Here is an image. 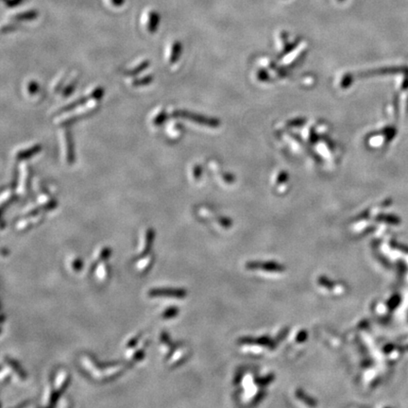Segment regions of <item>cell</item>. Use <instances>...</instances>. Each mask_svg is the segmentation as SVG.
<instances>
[{
  "label": "cell",
  "instance_id": "cell-24",
  "mask_svg": "<svg viewBox=\"0 0 408 408\" xmlns=\"http://www.w3.org/2000/svg\"><path fill=\"white\" fill-rule=\"evenodd\" d=\"M105 1L109 6L116 7V8L122 6L124 3V0H105Z\"/></svg>",
  "mask_w": 408,
  "mask_h": 408
},
{
  "label": "cell",
  "instance_id": "cell-3",
  "mask_svg": "<svg viewBox=\"0 0 408 408\" xmlns=\"http://www.w3.org/2000/svg\"><path fill=\"white\" fill-rule=\"evenodd\" d=\"M160 23V15L153 9H146L141 17V24L146 32L154 33Z\"/></svg>",
  "mask_w": 408,
  "mask_h": 408
},
{
  "label": "cell",
  "instance_id": "cell-6",
  "mask_svg": "<svg viewBox=\"0 0 408 408\" xmlns=\"http://www.w3.org/2000/svg\"><path fill=\"white\" fill-rule=\"evenodd\" d=\"M42 149V146L40 144H33L30 146H26V147H21L18 150H16L15 152V158L17 160H26L28 158H30L32 156L39 153Z\"/></svg>",
  "mask_w": 408,
  "mask_h": 408
},
{
  "label": "cell",
  "instance_id": "cell-21",
  "mask_svg": "<svg viewBox=\"0 0 408 408\" xmlns=\"http://www.w3.org/2000/svg\"><path fill=\"white\" fill-rule=\"evenodd\" d=\"M6 361L8 362V364H9L10 368L16 372V374L19 376L20 379H25V373H24V371L22 370V369L20 368L19 365H18L15 361L10 359V358H6Z\"/></svg>",
  "mask_w": 408,
  "mask_h": 408
},
{
  "label": "cell",
  "instance_id": "cell-18",
  "mask_svg": "<svg viewBox=\"0 0 408 408\" xmlns=\"http://www.w3.org/2000/svg\"><path fill=\"white\" fill-rule=\"evenodd\" d=\"M26 92L29 96H35L39 92V84L34 80H29L26 85Z\"/></svg>",
  "mask_w": 408,
  "mask_h": 408
},
{
  "label": "cell",
  "instance_id": "cell-8",
  "mask_svg": "<svg viewBox=\"0 0 408 408\" xmlns=\"http://www.w3.org/2000/svg\"><path fill=\"white\" fill-rule=\"evenodd\" d=\"M78 79H79V75H78V73H77V72L74 73L68 80L67 79L66 83L64 84V86H63L61 92H60L61 95H62V97H69V96L73 93L74 89L76 88L77 84H78Z\"/></svg>",
  "mask_w": 408,
  "mask_h": 408
},
{
  "label": "cell",
  "instance_id": "cell-2",
  "mask_svg": "<svg viewBox=\"0 0 408 408\" xmlns=\"http://www.w3.org/2000/svg\"><path fill=\"white\" fill-rule=\"evenodd\" d=\"M60 140L62 144V152L65 161L68 165H72L75 162V151L73 137L70 130H68V128L62 129V131L60 132Z\"/></svg>",
  "mask_w": 408,
  "mask_h": 408
},
{
  "label": "cell",
  "instance_id": "cell-12",
  "mask_svg": "<svg viewBox=\"0 0 408 408\" xmlns=\"http://www.w3.org/2000/svg\"><path fill=\"white\" fill-rule=\"evenodd\" d=\"M183 129H184V127L182 124H180L176 121H173V122H170L168 124L167 129H166V133H167V135L169 136V137L174 139L176 137H181V136L183 135Z\"/></svg>",
  "mask_w": 408,
  "mask_h": 408
},
{
  "label": "cell",
  "instance_id": "cell-15",
  "mask_svg": "<svg viewBox=\"0 0 408 408\" xmlns=\"http://www.w3.org/2000/svg\"><path fill=\"white\" fill-rule=\"evenodd\" d=\"M36 12L34 10H29V11H22L12 15V18L17 21L22 20H32L36 17Z\"/></svg>",
  "mask_w": 408,
  "mask_h": 408
},
{
  "label": "cell",
  "instance_id": "cell-22",
  "mask_svg": "<svg viewBox=\"0 0 408 408\" xmlns=\"http://www.w3.org/2000/svg\"><path fill=\"white\" fill-rule=\"evenodd\" d=\"M177 314H178V308L171 307V308H168L167 310H165V311L163 313V318H164V319H171V318L175 317Z\"/></svg>",
  "mask_w": 408,
  "mask_h": 408
},
{
  "label": "cell",
  "instance_id": "cell-11",
  "mask_svg": "<svg viewBox=\"0 0 408 408\" xmlns=\"http://www.w3.org/2000/svg\"><path fill=\"white\" fill-rule=\"evenodd\" d=\"M153 80V75L151 74H147V75H144L141 77H133L130 81V84L134 87H140V86H145L149 84L151 81Z\"/></svg>",
  "mask_w": 408,
  "mask_h": 408
},
{
  "label": "cell",
  "instance_id": "cell-10",
  "mask_svg": "<svg viewBox=\"0 0 408 408\" xmlns=\"http://www.w3.org/2000/svg\"><path fill=\"white\" fill-rule=\"evenodd\" d=\"M167 118V113L163 107L157 108L151 114L150 123L153 127H159L163 125Z\"/></svg>",
  "mask_w": 408,
  "mask_h": 408
},
{
  "label": "cell",
  "instance_id": "cell-19",
  "mask_svg": "<svg viewBox=\"0 0 408 408\" xmlns=\"http://www.w3.org/2000/svg\"><path fill=\"white\" fill-rule=\"evenodd\" d=\"M13 199H14V194H13L12 191L7 190V191L3 192L2 195H1V206H2V209H4L5 205L10 204V203L12 202Z\"/></svg>",
  "mask_w": 408,
  "mask_h": 408
},
{
  "label": "cell",
  "instance_id": "cell-13",
  "mask_svg": "<svg viewBox=\"0 0 408 408\" xmlns=\"http://www.w3.org/2000/svg\"><path fill=\"white\" fill-rule=\"evenodd\" d=\"M68 78V74L67 72L62 73V74L59 76L58 78L54 80V82L52 83V86H51L52 92H53V93H60L61 90H62V88L64 86V84L66 83Z\"/></svg>",
  "mask_w": 408,
  "mask_h": 408
},
{
  "label": "cell",
  "instance_id": "cell-16",
  "mask_svg": "<svg viewBox=\"0 0 408 408\" xmlns=\"http://www.w3.org/2000/svg\"><path fill=\"white\" fill-rule=\"evenodd\" d=\"M96 275H97V278L101 281H104L107 278L108 270L105 264H103V263L97 264Z\"/></svg>",
  "mask_w": 408,
  "mask_h": 408
},
{
  "label": "cell",
  "instance_id": "cell-5",
  "mask_svg": "<svg viewBox=\"0 0 408 408\" xmlns=\"http://www.w3.org/2000/svg\"><path fill=\"white\" fill-rule=\"evenodd\" d=\"M183 46L179 41H172L165 51V59L169 65H174L181 55Z\"/></svg>",
  "mask_w": 408,
  "mask_h": 408
},
{
  "label": "cell",
  "instance_id": "cell-1",
  "mask_svg": "<svg viewBox=\"0 0 408 408\" xmlns=\"http://www.w3.org/2000/svg\"><path fill=\"white\" fill-rule=\"evenodd\" d=\"M98 107H99L98 99H92L88 101L87 103L76 108V111L72 110V111L62 114L63 116L62 117L60 116L57 118L56 123H58L60 125H68L82 117H87V116L94 114Z\"/></svg>",
  "mask_w": 408,
  "mask_h": 408
},
{
  "label": "cell",
  "instance_id": "cell-4",
  "mask_svg": "<svg viewBox=\"0 0 408 408\" xmlns=\"http://www.w3.org/2000/svg\"><path fill=\"white\" fill-rule=\"evenodd\" d=\"M30 177H31V171L28 165L24 164L21 167V172H20L19 186H18V192L21 196H26L29 193V184H30Z\"/></svg>",
  "mask_w": 408,
  "mask_h": 408
},
{
  "label": "cell",
  "instance_id": "cell-23",
  "mask_svg": "<svg viewBox=\"0 0 408 408\" xmlns=\"http://www.w3.org/2000/svg\"><path fill=\"white\" fill-rule=\"evenodd\" d=\"M110 254H111V251H110V249H103L102 251H101V253L99 254V257H98V260L99 261H104V260H106L108 259V257L110 256Z\"/></svg>",
  "mask_w": 408,
  "mask_h": 408
},
{
  "label": "cell",
  "instance_id": "cell-17",
  "mask_svg": "<svg viewBox=\"0 0 408 408\" xmlns=\"http://www.w3.org/2000/svg\"><path fill=\"white\" fill-rule=\"evenodd\" d=\"M151 263H152V256H147V257L141 259L139 262L136 264V269L139 272H145L150 267Z\"/></svg>",
  "mask_w": 408,
  "mask_h": 408
},
{
  "label": "cell",
  "instance_id": "cell-25",
  "mask_svg": "<svg viewBox=\"0 0 408 408\" xmlns=\"http://www.w3.org/2000/svg\"><path fill=\"white\" fill-rule=\"evenodd\" d=\"M138 340H139V337H136L135 339L130 340L127 344V348L128 349H134L136 347L137 342H138Z\"/></svg>",
  "mask_w": 408,
  "mask_h": 408
},
{
  "label": "cell",
  "instance_id": "cell-14",
  "mask_svg": "<svg viewBox=\"0 0 408 408\" xmlns=\"http://www.w3.org/2000/svg\"><path fill=\"white\" fill-rule=\"evenodd\" d=\"M153 234H154V233H153V231H152L151 229H149V230L146 231V233H145V240H144V243H143V247H142V249H141L140 255H144V254H146V253H148L149 248H150V246H151V244H152Z\"/></svg>",
  "mask_w": 408,
  "mask_h": 408
},
{
  "label": "cell",
  "instance_id": "cell-7",
  "mask_svg": "<svg viewBox=\"0 0 408 408\" xmlns=\"http://www.w3.org/2000/svg\"><path fill=\"white\" fill-rule=\"evenodd\" d=\"M149 65H150V62L147 59L139 60L137 63L134 64L131 68H127L125 70V74L127 76H130V77H136L138 74H140L141 72H143L145 69L148 68Z\"/></svg>",
  "mask_w": 408,
  "mask_h": 408
},
{
  "label": "cell",
  "instance_id": "cell-9",
  "mask_svg": "<svg viewBox=\"0 0 408 408\" xmlns=\"http://www.w3.org/2000/svg\"><path fill=\"white\" fill-rule=\"evenodd\" d=\"M150 297H172V298H183L185 297L184 290L174 289H152L148 292Z\"/></svg>",
  "mask_w": 408,
  "mask_h": 408
},
{
  "label": "cell",
  "instance_id": "cell-20",
  "mask_svg": "<svg viewBox=\"0 0 408 408\" xmlns=\"http://www.w3.org/2000/svg\"><path fill=\"white\" fill-rule=\"evenodd\" d=\"M185 351L183 349H179L175 351V353H173V355L171 356V358L169 360V365L170 366H174L177 363H179L181 360L185 357Z\"/></svg>",
  "mask_w": 408,
  "mask_h": 408
},
{
  "label": "cell",
  "instance_id": "cell-26",
  "mask_svg": "<svg viewBox=\"0 0 408 408\" xmlns=\"http://www.w3.org/2000/svg\"><path fill=\"white\" fill-rule=\"evenodd\" d=\"M72 267H73V269L75 270V271H79L80 269H81V267H82V264H81V261L79 260V259H75L73 263H72Z\"/></svg>",
  "mask_w": 408,
  "mask_h": 408
}]
</instances>
